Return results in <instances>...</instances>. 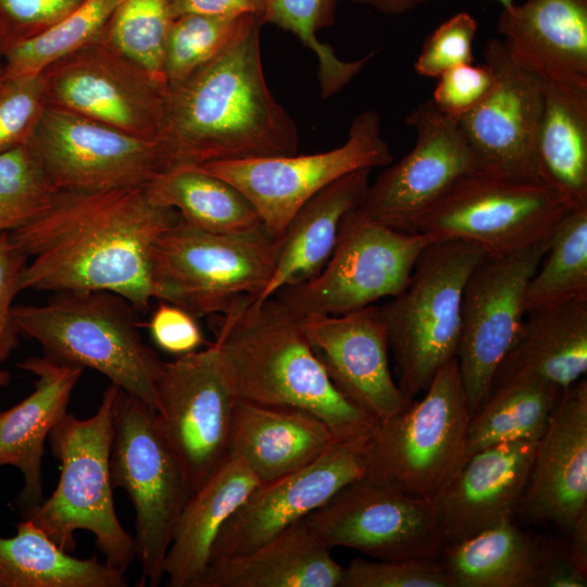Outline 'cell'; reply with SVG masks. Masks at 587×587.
<instances>
[{
    "label": "cell",
    "mask_w": 587,
    "mask_h": 587,
    "mask_svg": "<svg viewBox=\"0 0 587 587\" xmlns=\"http://www.w3.org/2000/svg\"><path fill=\"white\" fill-rule=\"evenodd\" d=\"M117 392L118 387L111 384L92 416L67 413L52 428L48 439L61 465L58 486L22 515L66 552L75 549L77 530L93 534L105 563L126 572L137 554L134 537L116 515L112 494L110 455Z\"/></svg>",
    "instance_id": "5"
},
{
    "label": "cell",
    "mask_w": 587,
    "mask_h": 587,
    "mask_svg": "<svg viewBox=\"0 0 587 587\" xmlns=\"http://www.w3.org/2000/svg\"><path fill=\"white\" fill-rule=\"evenodd\" d=\"M370 172L362 168L336 179L296 212L279 238L274 273L259 298L273 297L324 267L335 249L344 217L366 195Z\"/></svg>",
    "instance_id": "30"
},
{
    "label": "cell",
    "mask_w": 587,
    "mask_h": 587,
    "mask_svg": "<svg viewBox=\"0 0 587 587\" xmlns=\"http://www.w3.org/2000/svg\"><path fill=\"white\" fill-rule=\"evenodd\" d=\"M257 15L237 17L188 14L170 26L163 74L174 86L220 54Z\"/></svg>",
    "instance_id": "40"
},
{
    "label": "cell",
    "mask_w": 587,
    "mask_h": 587,
    "mask_svg": "<svg viewBox=\"0 0 587 587\" xmlns=\"http://www.w3.org/2000/svg\"><path fill=\"white\" fill-rule=\"evenodd\" d=\"M300 324L335 387L377 422L388 419L412 402L391 375L379 307L340 315H307L300 317Z\"/></svg>",
    "instance_id": "21"
},
{
    "label": "cell",
    "mask_w": 587,
    "mask_h": 587,
    "mask_svg": "<svg viewBox=\"0 0 587 587\" xmlns=\"http://www.w3.org/2000/svg\"><path fill=\"white\" fill-rule=\"evenodd\" d=\"M564 539L566 551L574 564L587 574V510L575 521Z\"/></svg>",
    "instance_id": "51"
},
{
    "label": "cell",
    "mask_w": 587,
    "mask_h": 587,
    "mask_svg": "<svg viewBox=\"0 0 587 587\" xmlns=\"http://www.w3.org/2000/svg\"><path fill=\"white\" fill-rule=\"evenodd\" d=\"M339 440L307 411L239 399L229 453L242 459L260 483H266L310 464Z\"/></svg>",
    "instance_id": "26"
},
{
    "label": "cell",
    "mask_w": 587,
    "mask_h": 587,
    "mask_svg": "<svg viewBox=\"0 0 587 587\" xmlns=\"http://www.w3.org/2000/svg\"><path fill=\"white\" fill-rule=\"evenodd\" d=\"M36 375L33 392L0 412V466L20 470L24 486L17 505L27 510L43 501L42 457L52 428L67 414L72 392L84 369L32 357L17 365Z\"/></svg>",
    "instance_id": "25"
},
{
    "label": "cell",
    "mask_w": 587,
    "mask_h": 587,
    "mask_svg": "<svg viewBox=\"0 0 587 587\" xmlns=\"http://www.w3.org/2000/svg\"><path fill=\"white\" fill-rule=\"evenodd\" d=\"M497 32L511 60L541 80L587 88V0L502 8Z\"/></svg>",
    "instance_id": "24"
},
{
    "label": "cell",
    "mask_w": 587,
    "mask_h": 587,
    "mask_svg": "<svg viewBox=\"0 0 587 587\" xmlns=\"http://www.w3.org/2000/svg\"><path fill=\"white\" fill-rule=\"evenodd\" d=\"M342 573L304 519L247 553L209 564L197 587H339Z\"/></svg>",
    "instance_id": "27"
},
{
    "label": "cell",
    "mask_w": 587,
    "mask_h": 587,
    "mask_svg": "<svg viewBox=\"0 0 587 587\" xmlns=\"http://www.w3.org/2000/svg\"><path fill=\"white\" fill-rule=\"evenodd\" d=\"M369 434L339 440L310 464L260 483L222 527L208 565L260 547L362 478Z\"/></svg>",
    "instance_id": "18"
},
{
    "label": "cell",
    "mask_w": 587,
    "mask_h": 587,
    "mask_svg": "<svg viewBox=\"0 0 587 587\" xmlns=\"http://www.w3.org/2000/svg\"><path fill=\"white\" fill-rule=\"evenodd\" d=\"M484 60L491 70L492 86L477 107L458 120L477 171L540 182L534 148L544 80L514 63L501 39L492 38L486 43Z\"/></svg>",
    "instance_id": "20"
},
{
    "label": "cell",
    "mask_w": 587,
    "mask_h": 587,
    "mask_svg": "<svg viewBox=\"0 0 587 587\" xmlns=\"http://www.w3.org/2000/svg\"><path fill=\"white\" fill-rule=\"evenodd\" d=\"M57 192L26 146L0 153V235L35 218Z\"/></svg>",
    "instance_id": "41"
},
{
    "label": "cell",
    "mask_w": 587,
    "mask_h": 587,
    "mask_svg": "<svg viewBox=\"0 0 587 587\" xmlns=\"http://www.w3.org/2000/svg\"><path fill=\"white\" fill-rule=\"evenodd\" d=\"M259 484L242 459L229 453L191 495L166 553L167 586L197 587L222 527Z\"/></svg>",
    "instance_id": "29"
},
{
    "label": "cell",
    "mask_w": 587,
    "mask_h": 587,
    "mask_svg": "<svg viewBox=\"0 0 587 587\" xmlns=\"http://www.w3.org/2000/svg\"><path fill=\"white\" fill-rule=\"evenodd\" d=\"M86 0H0V53L60 23Z\"/></svg>",
    "instance_id": "45"
},
{
    "label": "cell",
    "mask_w": 587,
    "mask_h": 587,
    "mask_svg": "<svg viewBox=\"0 0 587 587\" xmlns=\"http://www.w3.org/2000/svg\"><path fill=\"white\" fill-rule=\"evenodd\" d=\"M587 510V380L564 389L537 441L517 513L566 535Z\"/></svg>",
    "instance_id": "22"
},
{
    "label": "cell",
    "mask_w": 587,
    "mask_h": 587,
    "mask_svg": "<svg viewBox=\"0 0 587 587\" xmlns=\"http://www.w3.org/2000/svg\"><path fill=\"white\" fill-rule=\"evenodd\" d=\"M111 483L135 510L134 538L141 564L138 586H159L174 529L193 494L177 458L163 437L155 411L118 388L113 410Z\"/></svg>",
    "instance_id": "9"
},
{
    "label": "cell",
    "mask_w": 587,
    "mask_h": 587,
    "mask_svg": "<svg viewBox=\"0 0 587 587\" xmlns=\"http://www.w3.org/2000/svg\"><path fill=\"white\" fill-rule=\"evenodd\" d=\"M264 8L265 0H171L170 12L173 20L188 14L223 17L257 15L261 18Z\"/></svg>",
    "instance_id": "50"
},
{
    "label": "cell",
    "mask_w": 587,
    "mask_h": 587,
    "mask_svg": "<svg viewBox=\"0 0 587 587\" xmlns=\"http://www.w3.org/2000/svg\"><path fill=\"white\" fill-rule=\"evenodd\" d=\"M357 4L370 7L386 15H399L434 0H351ZM502 8L515 3V0H497Z\"/></svg>",
    "instance_id": "52"
},
{
    "label": "cell",
    "mask_w": 587,
    "mask_h": 587,
    "mask_svg": "<svg viewBox=\"0 0 587 587\" xmlns=\"http://www.w3.org/2000/svg\"><path fill=\"white\" fill-rule=\"evenodd\" d=\"M146 192L154 204L176 210L184 222L203 230L234 233L262 225L236 187L199 166L161 172L146 186Z\"/></svg>",
    "instance_id": "34"
},
{
    "label": "cell",
    "mask_w": 587,
    "mask_h": 587,
    "mask_svg": "<svg viewBox=\"0 0 587 587\" xmlns=\"http://www.w3.org/2000/svg\"><path fill=\"white\" fill-rule=\"evenodd\" d=\"M562 391L537 377H520L492 386L470 417L467 457L502 442L538 440Z\"/></svg>",
    "instance_id": "35"
},
{
    "label": "cell",
    "mask_w": 587,
    "mask_h": 587,
    "mask_svg": "<svg viewBox=\"0 0 587 587\" xmlns=\"http://www.w3.org/2000/svg\"><path fill=\"white\" fill-rule=\"evenodd\" d=\"M155 417L195 492L229 454L236 382L221 347L161 362Z\"/></svg>",
    "instance_id": "12"
},
{
    "label": "cell",
    "mask_w": 587,
    "mask_h": 587,
    "mask_svg": "<svg viewBox=\"0 0 587 587\" xmlns=\"http://www.w3.org/2000/svg\"><path fill=\"white\" fill-rule=\"evenodd\" d=\"M571 209L544 183L475 171L454 183L405 232L436 241H466L486 257H499L550 238Z\"/></svg>",
    "instance_id": "10"
},
{
    "label": "cell",
    "mask_w": 587,
    "mask_h": 587,
    "mask_svg": "<svg viewBox=\"0 0 587 587\" xmlns=\"http://www.w3.org/2000/svg\"><path fill=\"white\" fill-rule=\"evenodd\" d=\"M534 154L541 183L587 207V88L544 80Z\"/></svg>",
    "instance_id": "31"
},
{
    "label": "cell",
    "mask_w": 587,
    "mask_h": 587,
    "mask_svg": "<svg viewBox=\"0 0 587 587\" xmlns=\"http://www.w3.org/2000/svg\"><path fill=\"white\" fill-rule=\"evenodd\" d=\"M337 0H265L262 23L274 24L295 34L312 50L319 62L317 78L323 99L339 92L373 58V52L355 61L339 59L316 32L333 24Z\"/></svg>",
    "instance_id": "37"
},
{
    "label": "cell",
    "mask_w": 587,
    "mask_h": 587,
    "mask_svg": "<svg viewBox=\"0 0 587 587\" xmlns=\"http://www.w3.org/2000/svg\"><path fill=\"white\" fill-rule=\"evenodd\" d=\"M171 0H123L100 35L124 55L165 80Z\"/></svg>",
    "instance_id": "39"
},
{
    "label": "cell",
    "mask_w": 587,
    "mask_h": 587,
    "mask_svg": "<svg viewBox=\"0 0 587 587\" xmlns=\"http://www.w3.org/2000/svg\"><path fill=\"white\" fill-rule=\"evenodd\" d=\"M415 132L409 153L384 171L357 208L366 217L405 232L410 223L463 176L477 171L458 121L432 99L405 118Z\"/></svg>",
    "instance_id": "19"
},
{
    "label": "cell",
    "mask_w": 587,
    "mask_h": 587,
    "mask_svg": "<svg viewBox=\"0 0 587 587\" xmlns=\"http://www.w3.org/2000/svg\"><path fill=\"white\" fill-rule=\"evenodd\" d=\"M339 587H452L438 561L354 559Z\"/></svg>",
    "instance_id": "43"
},
{
    "label": "cell",
    "mask_w": 587,
    "mask_h": 587,
    "mask_svg": "<svg viewBox=\"0 0 587 587\" xmlns=\"http://www.w3.org/2000/svg\"><path fill=\"white\" fill-rule=\"evenodd\" d=\"M47 105L42 76L0 79V153L26 146Z\"/></svg>",
    "instance_id": "42"
},
{
    "label": "cell",
    "mask_w": 587,
    "mask_h": 587,
    "mask_svg": "<svg viewBox=\"0 0 587 587\" xmlns=\"http://www.w3.org/2000/svg\"><path fill=\"white\" fill-rule=\"evenodd\" d=\"M26 147L57 191L146 188L166 170L159 141L51 104Z\"/></svg>",
    "instance_id": "14"
},
{
    "label": "cell",
    "mask_w": 587,
    "mask_h": 587,
    "mask_svg": "<svg viewBox=\"0 0 587 587\" xmlns=\"http://www.w3.org/2000/svg\"><path fill=\"white\" fill-rule=\"evenodd\" d=\"M2 75H3V67L0 65V79L2 78Z\"/></svg>",
    "instance_id": "54"
},
{
    "label": "cell",
    "mask_w": 587,
    "mask_h": 587,
    "mask_svg": "<svg viewBox=\"0 0 587 587\" xmlns=\"http://www.w3.org/2000/svg\"><path fill=\"white\" fill-rule=\"evenodd\" d=\"M27 260L10 233L0 235V364L18 344L20 334L12 321L11 310L14 297L21 291L20 279Z\"/></svg>",
    "instance_id": "48"
},
{
    "label": "cell",
    "mask_w": 587,
    "mask_h": 587,
    "mask_svg": "<svg viewBox=\"0 0 587 587\" xmlns=\"http://www.w3.org/2000/svg\"><path fill=\"white\" fill-rule=\"evenodd\" d=\"M476 20L460 12L441 23L424 41L414 63L419 75L438 78L446 71L473 63Z\"/></svg>",
    "instance_id": "44"
},
{
    "label": "cell",
    "mask_w": 587,
    "mask_h": 587,
    "mask_svg": "<svg viewBox=\"0 0 587 587\" xmlns=\"http://www.w3.org/2000/svg\"><path fill=\"white\" fill-rule=\"evenodd\" d=\"M424 391L421 400L372 428L363 478L433 503L467 458L471 413L457 359Z\"/></svg>",
    "instance_id": "6"
},
{
    "label": "cell",
    "mask_w": 587,
    "mask_h": 587,
    "mask_svg": "<svg viewBox=\"0 0 587 587\" xmlns=\"http://www.w3.org/2000/svg\"><path fill=\"white\" fill-rule=\"evenodd\" d=\"M125 571L61 549L33 521L0 536V587H127Z\"/></svg>",
    "instance_id": "33"
},
{
    "label": "cell",
    "mask_w": 587,
    "mask_h": 587,
    "mask_svg": "<svg viewBox=\"0 0 587 587\" xmlns=\"http://www.w3.org/2000/svg\"><path fill=\"white\" fill-rule=\"evenodd\" d=\"M123 0H86L45 33L3 50V76L38 74L49 64L97 38Z\"/></svg>",
    "instance_id": "38"
},
{
    "label": "cell",
    "mask_w": 587,
    "mask_h": 587,
    "mask_svg": "<svg viewBox=\"0 0 587 587\" xmlns=\"http://www.w3.org/2000/svg\"><path fill=\"white\" fill-rule=\"evenodd\" d=\"M280 239L263 225L213 233L180 220L153 253V295L195 317L223 313L240 296H260L275 270Z\"/></svg>",
    "instance_id": "8"
},
{
    "label": "cell",
    "mask_w": 587,
    "mask_h": 587,
    "mask_svg": "<svg viewBox=\"0 0 587 587\" xmlns=\"http://www.w3.org/2000/svg\"><path fill=\"white\" fill-rule=\"evenodd\" d=\"M148 329L160 349L177 357L197 351L204 344L197 317L166 301L159 300Z\"/></svg>",
    "instance_id": "47"
},
{
    "label": "cell",
    "mask_w": 587,
    "mask_h": 587,
    "mask_svg": "<svg viewBox=\"0 0 587 587\" xmlns=\"http://www.w3.org/2000/svg\"><path fill=\"white\" fill-rule=\"evenodd\" d=\"M587 299V207L572 208L549 238L525 292V313Z\"/></svg>",
    "instance_id": "36"
},
{
    "label": "cell",
    "mask_w": 587,
    "mask_h": 587,
    "mask_svg": "<svg viewBox=\"0 0 587 587\" xmlns=\"http://www.w3.org/2000/svg\"><path fill=\"white\" fill-rule=\"evenodd\" d=\"M392 162L378 113L366 110L353 118L348 139L335 149L217 161L199 167L236 187L252 204L262 225L280 238L296 212L323 188L351 172Z\"/></svg>",
    "instance_id": "13"
},
{
    "label": "cell",
    "mask_w": 587,
    "mask_h": 587,
    "mask_svg": "<svg viewBox=\"0 0 587 587\" xmlns=\"http://www.w3.org/2000/svg\"><path fill=\"white\" fill-rule=\"evenodd\" d=\"M544 541L509 520L446 542L438 562L452 587H535Z\"/></svg>",
    "instance_id": "32"
},
{
    "label": "cell",
    "mask_w": 587,
    "mask_h": 587,
    "mask_svg": "<svg viewBox=\"0 0 587 587\" xmlns=\"http://www.w3.org/2000/svg\"><path fill=\"white\" fill-rule=\"evenodd\" d=\"M262 25L253 16L220 54L168 87L158 140L166 170L297 153V125L264 76Z\"/></svg>",
    "instance_id": "2"
},
{
    "label": "cell",
    "mask_w": 587,
    "mask_h": 587,
    "mask_svg": "<svg viewBox=\"0 0 587 587\" xmlns=\"http://www.w3.org/2000/svg\"><path fill=\"white\" fill-rule=\"evenodd\" d=\"M538 440H516L470 454L433 502L446 542L472 537L513 520Z\"/></svg>",
    "instance_id": "23"
},
{
    "label": "cell",
    "mask_w": 587,
    "mask_h": 587,
    "mask_svg": "<svg viewBox=\"0 0 587 587\" xmlns=\"http://www.w3.org/2000/svg\"><path fill=\"white\" fill-rule=\"evenodd\" d=\"M179 220L176 210L151 202L143 187L58 191L10 233L28 259L20 289L110 291L145 312L154 299L155 246Z\"/></svg>",
    "instance_id": "1"
},
{
    "label": "cell",
    "mask_w": 587,
    "mask_h": 587,
    "mask_svg": "<svg viewBox=\"0 0 587 587\" xmlns=\"http://www.w3.org/2000/svg\"><path fill=\"white\" fill-rule=\"evenodd\" d=\"M492 82L491 70L485 63L462 64L438 77L432 101L440 112L458 121L483 101Z\"/></svg>",
    "instance_id": "46"
},
{
    "label": "cell",
    "mask_w": 587,
    "mask_h": 587,
    "mask_svg": "<svg viewBox=\"0 0 587 587\" xmlns=\"http://www.w3.org/2000/svg\"><path fill=\"white\" fill-rule=\"evenodd\" d=\"M434 241L429 235L371 220L355 208L344 217L324 267L273 297L299 317L340 315L372 305L404 288L419 257Z\"/></svg>",
    "instance_id": "11"
},
{
    "label": "cell",
    "mask_w": 587,
    "mask_h": 587,
    "mask_svg": "<svg viewBox=\"0 0 587 587\" xmlns=\"http://www.w3.org/2000/svg\"><path fill=\"white\" fill-rule=\"evenodd\" d=\"M55 294L42 304L12 307L18 334L40 344L47 360L92 369L157 411L162 361L141 338L138 311L110 291Z\"/></svg>",
    "instance_id": "4"
},
{
    "label": "cell",
    "mask_w": 587,
    "mask_h": 587,
    "mask_svg": "<svg viewBox=\"0 0 587 587\" xmlns=\"http://www.w3.org/2000/svg\"><path fill=\"white\" fill-rule=\"evenodd\" d=\"M548 246L549 238L510 254L485 255L466 280L457 362L471 415L516 337L528 282Z\"/></svg>",
    "instance_id": "16"
},
{
    "label": "cell",
    "mask_w": 587,
    "mask_h": 587,
    "mask_svg": "<svg viewBox=\"0 0 587 587\" xmlns=\"http://www.w3.org/2000/svg\"><path fill=\"white\" fill-rule=\"evenodd\" d=\"M232 369L239 399L307 411L341 440L377 423L335 387L294 314L276 297L245 295L220 314L215 340Z\"/></svg>",
    "instance_id": "3"
},
{
    "label": "cell",
    "mask_w": 587,
    "mask_h": 587,
    "mask_svg": "<svg viewBox=\"0 0 587 587\" xmlns=\"http://www.w3.org/2000/svg\"><path fill=\"white\" fill-rule=\"evenodd\" d=\"M587 372V299L529 312L499 364L492 386L537 377L561 390Z\"/></svg>",
    "instance_id": "28"
},
{
    "label": "cell",
    "mask_w": 587,
    "mask_h": 587,
    "mask_svg": "<svg viewBox=\"0 0 587 587\" xmlns=\"http://www.w3.org/2000/svg\"><path fill=\"white\" fill-rule=\"evenodd\" d=\"M305 520L329 549L345 547L375 560L438 561L446 545L433 503L363 477Z\"/></svg>",
    "instance_id": "17"
},
{
    "label": "cell",
    "mask_w": 587,
    "mask_h": 587,
    "mask_svg": "<svg viewBox=\"0 0 587 587\" xmlns=\"http://www.w3.org/2000/svg\"><path fill=\"white\" fill-rule=\"evenodd\" d=\"M586 586L587 574L582 572L570 558L564 539H545L535 587Z\"/></svg>",
    "instance_id": "49"
},
{
    "label": "cell",
    "mask_w": 587,
    "mask_h": 587,
    "mask_svg": "<svg viewBox=\"0 0 587 587\" xmlns=\"http://www.w3.org/2000/svg\"><path fill=\"white\" fill-rule=\"evenodd\" d=\"M47 104L159 140L168 86L101 35L40 72Z\"/></svg>",
    "instance_id": "15"
},
{
    "label": "cell",
    "mask_w": 587,
    "mask_h": 587,
    "mask_svg": "<svg viewBox=\"0 0 587 587\" xmlns=\"http://www.w3.org/2000/svg\"><path fill=\"white\" fill-rule=\"evenodd\" d=\"M485 253L462 240L432 242L419 257L404 288L379 307L399 375L410 399L457 359L466 280Z\"/></svg>",
    "instance_id": "7"
},
{
    "label": "cell",
    "mask_w": 587,
    "mask_h": 587,
    "mask_svg": "<svg viewBox=\"0 0 587 587\" xmlns=\"http://www.w3.org/2000/svg\"><path fill=\"white\" fill-rule=\"evenodd\" d=\"M10 374L7 371L0 369V388L7 386L10 383Z\"/></svg>",
    "instance_id": "53"
}]
</instances>
